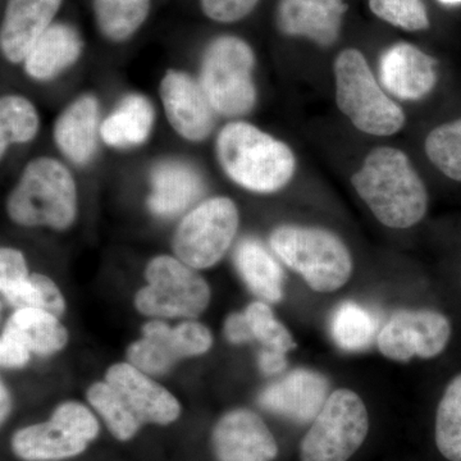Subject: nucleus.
Here are the masks:
<instances>
[{
	"label": "nucleus",
	"mask_w": 461,
	"mask_h": 461,
	"mask_svg": "<svg viewBox=\"0 0 461 461\" xmlns=\"http://www.w3.org/2000/svg\"><path fill=\"white\" fill-rule=\"evenodd\" d=\"M87 400L120 441L131 439L145 424L168 426L181 415L177 399L130 363L111 366L105 382L87 390Z\"/></svg>",
	"instance_id": "nucleus-1"
},
{
	"label": "nucleus",
	"mask_w": 461,
	"mask_h": 461,
	"mask_svg": "<svg viewBox=\"0 0 461 461\" xmlns=\"http://www.w3.org/2000/svg\"><path fill=\"white\" fill-rule=\"evenodd\" d=\"M351 184L379 222L390 229H411L429 209L426 185L400 149H373Z\"/></svg>",
	"instance_id": "nucleus-2"
},
{
	"label": "nucleus",
	"mask_w": 461,
	"mask_h": 461,
	"mask_svg": "<svg viewBox=\"0 0 461 461\" xmlns=\"http://www.w3.org/2000/svg\"><path fill=\"white\" fill-rule=\"evenodd\" d=\"M217 153L230 180L254 193H276L295 175L293 150L250 123L224 126L218 135Z\"/></svg>",
	"instance_id": "nucleus-3"
},
{
	"label": "nucleus",
	"mask_w": 461,
	"mask_h": 461,
	"mask_svg": "<svg viewBox=\"0 0 461 461\" xmlns=\"http://www.w3.org/2000/svg\"><path fill=\"white\" fill-rule=\"evenodd\" d=\"M271 248L317 293L338 291L353 275L350 251L336 233L326 229L277 227L271 235Z\"/></svg>",
	"instance_id": "nucleus-4"
},
{
	"label": "nucleus",
	"mask_w": 461,
	"mask_h": 461,
	"mask_svg": "<svg viewBox=\"0 0 461 461\" xmlns=\"http://www.w3.org/2000/svg\"><path fill=\"white\" fill-rule=\"evenodd\" d=\"M336 103L359 131L395 135L405 124L402 108L384 93L362 51L348 48L336 57Z\"/></svg>",
	"instance_id": "nucleus-5"
},
{
	"label": "nucleus",
	"mask_w": 461,
	"mask_h": 461,
	"mask_svg": "<svg viewBox=\"0 0 461 461\" xmlns=\"http://www.w3.org/2000/svg\"><path fill=\"white\" fill-rule=\"evenodd\" d=\"M9 217L23 226L66 230L74 223L77 193L71 173L51 158H38L26 167L8 199Z\"/></svg>",
	"instance_id": "nucleus-6"
},
{
	"label": "nucleus",
	"mask_w": 461,
	"mask_h": 461,
	"mask_svg": "<svg viewBox=\"0 0 461 461\" xmlns=\"http://www.w3.org/2000/svg\"><path fill=\"white\" fill-rule=\"evenodd\" d=\"M254 66L253 48L244 39L222 35L209 42L203 56L200 85L217 113L239 117L253 109L257 100Z\"/></svg>",
	"instance_id": "nucleus-7"
},
{
	"label": "nucleus",
	"mask_w": 461,
	"mask_h": 461,
	"mask_svg": "<svg viewBox=\"0 0 461 461\" xmlns=\"http://www.w3.org/2000/svg\"><path fill=\"white\" fill-rule=\"evenodd\" d=\"M369 417L354 391L330 393L300 445L302 461H348L366 441Z\"/></svg>",
	"instance_id": "nucleus-8"
},
{
	"label": "nucleus",
	"mask_w": 461,
	"mask_h": 461,
	"mask_svg": "<svg viewBox=\"0 0 461 461\" xmlns=\"http://www.w3.org/2000/svg\"><path fill=\"white\" fill-rule=\"evenodd\" d=\"M148 286L135 297L140 313L158 318H195L211 302V288L190 266L172 257H157L148 264Z\"/></svg>",
	"instance_id": "nucleus-9"
},
{
	"label": "nucleus",
	"mask_w": 461,
	"mask_h": 461,
	"mask_svg": "<svg viewBox=\"0 0 461 461\" xmlns=\"http://www.w3.org/2000/svg\"><path fill=\"white\" fill-rule=\"evenodd\" d=\"M238 229L239 211L232 200H205L182 220L173 250L191 268H211L227 253Z\"/></svg>",
	"instance_id": "nucleus-10"
},
{
	"label": "nucleus",
	"mask_w": 461,
	"mask_h": 461,
	"mask_svg": "<svg viewBox=\"0 0 461 461\" xmlns=\"http://www.w3.org/2000/svg\"><path fill=\"white\" fill-rule=\"evenodd\" d=\"M451 338L448 318L435 311H400L378 333L379 351L395 362L414 357L432 359L445 350Z\"/></svg>",
	"instance_id": "nucleus-11"
},
{
	"label": "nucleus",
	"mask_w": 461,
	"mask_h": 461,
	"mask_svg": "<svg viewBox=\"0 0 461 461\" xmlns=\"http://www.w3.org/2000/svg\"><path fill=\"white\" fill-rule=\"evenodd\" d=\"M217 461H273L278 445L257 412L236 409L224 414L212 432Z\"/></svg>",
	"instance_id": "nucleus-12"
},
{
	"label": "nucleus",
	"mask_w": 461,
	"mask_h": 461,
	"mask_svg": "<svg viewBox=\"0 0 461 461\" xmlns=\"http://www.w3.org/2000/svg\"><path fill=\"white\" fill-rule=\"evenodd\" d=\"M167 118L182 138L204 140L214 129V108L200 83L184 72L168 71L160 84Z\"/></svg>",
	"instance_id": "nucleus-13"
},
{
	"label": "nucleus",
	"mask_w": 461,
	"mask_h": 461,
	"mask_svg": "<svg viewBox=\"0 0 461 461\" xmlns=\"http://www.w3.org/2000/svg\"><path fill=\"white\" fill-rule=\"evenodd\" d=\"M329 379L321 373L296 369L260 393L263 409L299 424L313 421L330 393Z\"/></svg>",
	"instance_id": "nucleus-14"
},
{
	"label": "nucleus",
	"mask_w": 461,
	"mask_h": 461,
	"mask_svg": "<svg viewBox=\"0 0 461 461\" xmlns=\"http://www.w3.org/2000/svg\"><path fill=\"white\" fill-rule=\"evenodd\" d=\"M379 76L388 93L417 102L435 89L437 59L411 42H397L382 54Z\"/></svg>",
	"instance_id": "nucleus-15"
},
{
	"label": "nucleus",
	"mask_w": 461,
	"mask_h": 461,
	"mask_svg": "<svg viewBox=\"0 0 461 461\" xmlns=\"http://www.w3.org/2000/svg\"><path fill=\"white\" fill-rule=\"evenodd\" d=\"M346 11L344 0H280L276 25L284 35L329 48L339 41Z\"/></svg>",
	"instance_id": "nucleus-16"
},
{
	"label": "nucleus",
	"mask_w": 461,
	"mask_h": 461,
	"mask_svg": "<svg viewBox=\"0 0 461 461\" xmlns=\"http://www.w3.org/2000/svg\"><path fill=\"white\" fill-rule=\"evenodd\" d=\"M63 0H7L2 27L0 48L9 62H23L42 33L54 23Z\"/></svg>",
	"instance_id": "nucleus-17"
},
{
	"label": "nucleus",
	"mask_w": 461,
	"mask_h": 461,
	"mask_svg": "<svg viewBox=\"0 0 461 461\" xmlns=\"http://www.w3.org/2000/svg\"><path fill=\"white\" fill-rule=\"evenodd\" d=\"M148 206L158 217H176L204 193V182L194 167L178 160L158 163L150 175Z\"/></svg>",
	"instance_id": "nucleus-18"
},
{
	"label": "nucleus",
	"mask_w": 461,
	"mask_h": 461,
	"mask_svg": "<svg viewBox=\"0 0 461 461\" xmlns=\"http://www.w3.org/2000/svg\"><path fill=\"white\" fill-rule=\"evenodd\" d=\"M84 50L83 36L71 23H54L23 60L30 77L47 81L74 65Z\"/></svg>",
	"instance_id": "nucleus-19"
},
{
	"label": "nucleus",
	"mask_w": 461,
	"mask_h": 461,
	"mask_svg": "<svg viewBox=\"0 0 461 461\" xmlns=\"http://www.w3.org/2000/svg\"><path fill=\"white\" fill-rule=\"evenodd\" d=\"M99 104L91 95L76 99L59 115L54 127L57 147L77 165L89 162L96 149Z\"/></svg>",
	"instance_id": "nucleus-20"
},
{
	"label": "nucleus",
	"mask_w": 461,
	"mask_h": 461,
	"mask_svg": "<svg viewBox=\"0 0 461 461\" xmlns=\"http://www.w3.org/2000/svg\"><path fill=\"white\" fill-rule=\"evenodd\" d=\"M87 446L86 441L53 418L17 430L12 437V450L25 461L68 459L83 454Z\"/></svg>",
	"instance_id": "nucleus-21"
},
{
	"label": "nucleus",
	"mask_w": 461,
	"mask_h": 461,
	"mask_svg": "<svg viewBox=\"0 0 461 461\" xmlns=\"http://www.w3.org/2000/svg\"><path fill=\"white\" fill-rule=\"evenodd\" d=\"M236 268L254 295L277 303L284 297V271L256 239H245L235 251Z\"/></svg>",
	"instance_id": "nucleus-22"
},
{
	"label": "nucleus",
	"mask_w": 461,
	"mask_h": 461,
	"mask_svg": "<svg viewBox=\"0 0 461 461\" xmlns=\"http://www.w3.org/2000/svg\"><path fill=\"white\" fill-rule=\"evenodd\" d=\"M154 122L151 103L141 95H129L100 126L105 144L115 148L140 145L147 141Z\"/></svg>",
	"instance_id": "nucleus-23"
},
{
	"label": "nucleus",
	"mask_w": 461,
	"mask_h": 461,
	"mask_svg": "<svg viewBox=\"0 0 461 461\" xmlns=\"http://www.w3.org/2000/svg\"><path fill=\"white\" fill-rule=\"evenodd\" d=\"M16 336L32 353L51 355L62 350L68 342V332L56 315L42 309H16L5 330Z\"/></svg>",
	"instance_id": "nucleus-24"
},
{
	"label": "nucleus",
	"mask_w": 461,
	"mask_h": 461,
	"mask_svg": "<svg viewBox=\"0 0 461 461\" xmlns=\"http://www.w3.org/2000/svg\"><path fill=\"white\" fill-rule=\"evenodd\" d=\"M150 8L151 0H93L99 32L114 42L132 38L148 20Z\"/></svg>",
	"instance_id": "nucleus-25"
},
{
	"label": "nucleus",
	"mask_w": 461,
	"mask_h": 461,
	"mask_svg": "<svg viewBox=\"0 0 461 461\" xmlns=\"http://www.w3.org/2000/svg\"><path fill=\"white\" fill-rule=\"evenodd\" d=\"M330 335L342 350L363 351L378 339L379 321L373 312L355 302H344L330 317Z\"/></svg>",
	"instance_id": "nucleus-26"
},
{
	"label": "nucleus",
	"mask_w": 461,
	"mask_h": 461,
	"mask_svg": "<svg viewBox=\"0 0 461 461\" xmlns=\"http://www.w3.org/2000/svg\"><path fill=\"white\" fill-rule=\"evenodd\" d=\"M142 336L162 345L177 362L206 353L213 342L211 330L194 321H184L175 329L165 321H150L142 327Z\"/></svg>",
	"instance_id": "nucleus-27"
},
{
	"label": "nucleus",
	"mask_w": 461,
	"mask_h": 461,
	"mask_svg": "<svg viewBox=\"0 0 461 461\" xmlns=\"http://www.w3.org/2000/svg\"><path fill=\"white\" fill-rule=\"evenodd\" d=\"M435 437L442 456L461 461V375L448 384L438 403Z\"/></svg>",
	"instance_id": "nucleus-28"
},
{
	"label": "nucleus",
	"mask_w": 461,
	"mask_h": 461,
	"mask_svg": "<svg viewBox=\"0 0 461 461\" xmlns=\"http://www.w3.org/2000/svg\"><path fill=\"white\" fill-rule=\"evenodd\" d=\"M39 129L36 109L23 96L7 95L0 102V148L2 156L14 142L32 140Z\"/></svg>",
	"instance_id": "nucleus-29"
},
{
	"label": "nucleus",
	"mask_w": 461,
	"mask_h": 461,
	"mask_svg": "<svg viewBox=\"0 0 461 461\" xmlns=\"http://www.w3.org/2000/svg\"><path fill=\"white\" fill-rule=\"evenodd\" d=\"M424 149L430 162L446 177L461 182V118L433 129Z\"/></svg>",
	"instance_id": "nucleus-30"
},
{
	"label": "nucleus",
	"mask_w": 461,
	"mask_h": 461,
	"mask_svg": "<svg viewBox=\"0 0 461 461\" xmlns=\"http://www.w3.org/2000/svg\"><path fill=\"white\" fill-rule=\"evenodd\" d=\"M254 339H258L268 350L287 354L296 348L293 336L286 327L273 314L266 303L254 302L244 312Z\"/></svg>",
	"instance_id": "nucleus-31"
},
{
	"label": "nucleus",
	"mask_w": 461,
	"mask_h": 461,
	"mask_svg": "<svg viewBox=\"0 0 461 461\" xmlns=\"http://www.w3.org/2000/svg\"><path fill=\"white\" fill-rule=\"evenodd\" d=\"M375 16L405 32H423L429 27V16L421 0H368Z\"/></svg>",
	"instance_id": "nucleus-32"
},
{
	"label": "nucleus",
	"mask_w": 461,
	"mask_h": 461,
	"mask_svg": "<svg viewBox=\"0 0 461 461\" xmlns=\"http://www.w3.org/2000/svg\"><path fill=\"white\" fill-rule=\"evenodd\" d=\"M127 359L147 375H165L171 371L177 360L154 339L144 338L133 342L127 350Z\"/></svg>",
	"instance_id": "nucleus-33"
},
{
	"label": "nucleus",
	"mask_w": 461,
	"mask_h": 461,
	"mask_svg": "<svg viewBox=\"0 0 461 461\" xmlns=\"http://www.w3.org/2000/svg\"><path fill=\"white\" fill-rule=\"evenodd\" d=\"M51 418L62 423L66 429L83 438L87 444L99 436V421L83 403L75 402L60 403Z\"/></svg>",
	"instance_id": "nucleus-34"
},
{
	"label": "nucleus",
	"mask_w": 461,
	"mask_h": 461,
	"mask_svg": "<svg viewBox=\"0 0 461 461\" xmlns=\"http://www.w3.org/2000/svg\"><path fill=\"white\" fill-rule=\"evenodd\" d=\"M203 14L218 23H235L256 9L259 0H199Z\"/></svg>",
	"instance_id": "nucleus-35"
},
{
	"label": "nucleus",
	"mask_w": 461,
	"mask_h": 461,
	"mask_svg": "<svg viewBox=\"0 0 461 461\" xmlns=\"http://www.w3.org/2000/svg\"><path fill=\"white\" fill-rule=\"evenodd\" d=\"M25 257L16 249L3 248L0 251V290L3 295L29 280Z\"/></svg>",
	"instance_id": "nucleus-36"
},
{
	"label": "nucleus",
	"mask_w": 461,
	"mask_h": 461,
	"mask_svg": "<svg viewBox=\"0 0 461 461\" xmlns=\"http://www.w3.org/2000/svg\"><path fill=\"white\" fill-rule=\"evenodd\" d=\"M29 348L16 336L5 330L0 339V363L5 368H23L30 360Z\"/></svg>",
	"instance_id": "nucleus-37"
},
{
	"label": "nucleus",
	"mask_w": 461,
	"mask_h": 461,
	"mask_svg": "<svg viewBox=\"0 0 461 461\" xmlns=\"http://www.w3.org/2000/svg\"><path fill=\"white\" fill-rule=\"evenodd\" d=\"M224 335L232 344L240 345L253 341V333L245 313H232L224 321Z\"/></svg>",
	"instance_id": "nucleus-38"
},
{
	"label": "nucleus",
	"mask_w": 461,
	"mask_h": 461,
	"mask_svg": "<svg viewBox=\"0 0 461 461\" xmlns=\"http://www.w3.org/2000/svg\"><path fill=\"white\" fill-rule=\"evenodd\" d=\"M258 363H259L260 371H262L264 375H278V373L286 369V354L266 348V350H263L262 353L259 354Z\"/></svg>",
	"instance_id": "nucleus-39"
},
{
	"label": "nucleus",
	"mask_w": 461,
	"mask_h": 461,
	"mask_svg": "<svg viewBox=\"0 0 461 461\" xmlns=\"http://www.w3.org/2000/svg\"><path fill=\"white\" fill-rule=\"evenodd\" d=\"M0 393H2V397H0V402H2V408H0V417H2V423H5V420L8 418L9 412H11L12 402L7 387L5 386L3 382Z\"/></svg>",
	"instance_id": "nucleus-40"
},
{
	"label": "nucleus",
	"mask_w": 461,
	"mask_h": 461,
	"mask_svg": "<svg viewBox=\"0 0 461 461\" xmlns=\"http://www.w3.org/2000/svg\"><path fill=\"white\" fill-rule=\"evenodd\" d=\"M439 2L448 5H461V0H439Z\"/></svg>",
	"instance_id": "nucleus-41"
}]
</instances>
